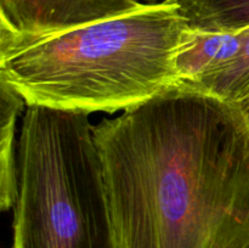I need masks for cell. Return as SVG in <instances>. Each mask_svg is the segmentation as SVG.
Here are the masks:
<instances>
[{"instance_id":"10","label":"cell","mask_w":249,"mask_h":248,"mask_svg":"<svg viewBox=\"0 0 249 248\" xmlns=\"http://www.w3.org/2000/svg\"><path fill=\"white\" fill-rule=\"evenodd\" d=\"M238 106V108H240L241 113H242V116L245 117L246 122H247L248 126H249V95L247 97H245V99L242 100V101H240L238 104H236Z\"/></svg>"},{"instance_id":"11","label":"cell","mask_w":249,"mask_h":248,"mask_svg":"<svg viewBox=\"0 0 249 248\" xmlns=\"http://www.w3.org/2000/svg\"><path fill=\"white\" fill-rule=\"evenodd\" d=\"M131 1L140 2V4H162V2H167V4H175V0H131Z\"/></svg>"},{"instance_id":"3","label":"cell","mask_w":249,"mask_h":248,"mask_svg":"<svg viewBox=\"0 0 249 248\" xmlns=\"http://www.w3.org/2000/svg\"><path fill=\"white\" fill-rule=\"evenodd\" d=\"M94 129L87 113L27 106L12 248H114Z\"/></svg>"},{"instance_id":"8","label":"cell","mask_w":249,"mask_h":248,"mask_svg":"<svg viewBox=\"0 0 249 248\" xmlns=\"http://www.w3.org/2000/svg\"><path fill=\"white\" fill-rule=\"evenodd\" d=\"M189 87L235 105L247 97L249 95V27L245 29L242 46L235 57L204 75L198 83Z\"/></svg>"},{"instance_id":"4","label":"cell","mask_w":249,"mask_h":248,"mask_svg":"<svg viewBox=\"0 0 249 248\" xmlns=\"http://www.w3.org/2000/svg\"><path fill=\"white\" fill-rule=\"evenodd\" d=\"M131 0H0V31L38 36L136 11Z\"/></svg>"},{"instance_id":"7","label":"cell","mask_w":249,"mask_h":248,"mask_svg":"<svg viewBox=\"0 0 249 248\" xmlns=\"http://www.w3.org/2000/svg\"><path fill=\"white\" fill-rule=\"evenodd\" d=\"M190 28L235 32L249 27V0H175Z\"/></svg>"},{"instance_id":"9","label":"cell","mask_w":249,"mask_h":248,"mask_svg":"<svg viewBox=\"0 0 249 248\" xmlns=\"http://www.w3.org/2000/svg\"><path fill=\"white\" fill-rule=\"evenodd\" d=\"M225 248H249V180L233 219Z\"/></svg>"},{"instance_id":"6","label":"cell","mask_w":249,"mask_h":248,"mask_svg":"<svg viewBox=\"0 0 249 248\" xmlns=\"http://www.w3.org/2000/svg\"><path fill=\"white\" fill-rule=\"evenodd\" d=\"M1 88V139H0V207L14 208L17 197V145L15 141L17 118L23 105L21 95L0 79Z\"/></svg>"},{"instance_id":"5","label":"cell","mask_w":249,"mask_h":248,"mask_svg":"<svg viewBox=\"0 0 249 248\" xmlns=\"http://www.w3.org/2000/svg\"><path fill=\"white\" fill-rule=\"evenodd\" d=\"M245 29L209 32L187 27L175 61L180 83L196 84L204 75L235 57L242 46Z\"/></svg>"},{"instance_id":"1","label":"cell","mask_w":249,"mask_h":248,"mask_svg":"<svg viewBox=\"0 0 249 248\" xmlns=\"http://www.w3.org/2000/svg\"><path fill=\"white\" fill-rule=\"evenodd\" d=\"M94 133L114 248H225L249 180L237 105L180 83Z\"/></svg>"},{"instance_id":"2","label":"cell","mask_w":249,"mask_h":248,"mask_svg":"<svg viewBox=\"0 0 249 248\" xmlns=\"http://www.w3.org/2000/svg\"><path fill=\"white\" fill-rule=\"evenodd\" d=\"M187 27L179 5L162 2L44 35L0 31V79L27 106L126 111L180 84Z\"/></svg>"}]
</instances>
